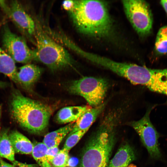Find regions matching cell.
Masks as SVG:
<instances>
[{
  "label": "cell",
  "mask_w": 167,
  "mask_h": 167,
  "mask_svg": "<svg viewBox=\"0 0 167 167\" xmlns=\"http://www.w3.org/2000/svg\"><path fill=\"white\" fill-rule=\"evenodd\" d=\"M126 15L139 35L145 36L151 32L152 25L151 12L148 3L143 0L122 1Z\"/></svg>",
  "instance_id": "ba28073f"
},
{
  "label": "cell",
  "mask_w": 167,
  "mask_h": 167,
  "mask_svg": "<svg viewBox=\"0 0 167 167\" xmlns=\"http://www.w3.org/2000/svg\"><path fill=\"white\" fill-rule=\"evenodd\" d=\"M8 84L5 82L0 81V88H2L6 87Z\"/></svg>",
  "instance_id": "83f0119b"
},
{
  "label": "cell",
  "mask_w": 167,
  "mask_h": 167,
  "mask_svg": "<svg viewBox=\"0 0 167 167\" xmlns=\"http://www.w3.org/2000/svg\"><path fill=\"white\" fill-rule=\"evenodd\" d=\"M156 52L159 54L167 53V26L161 28L157 33L155 45Z\"/></svg>",
  "instance_id": "ffe728a7"
},
{
  "label": "cell",
  "mask_w": 167,
  "mask_h": 167,
  "mask_svg": "<svg viewBox=\"0 0 167 167\" xmlns=\"http://www.w3.org/2000/svg\"><path fill=\"white\" fill-rule=\"evenodd\" d=\"M42 72V69L39 66L33 64H26L17 71V84L24 89L32 91L34 84L40 78Z\"/></svg>",
  "instance_id": "8fae6325"
},
{
  "label": "cell",
  "mask_w": 167,
  "mask_h": 167,
  "mask_svg": "<svg viewBox=\"0 0 167 167\" xmlns=\"http://www.w3.org/2000/svg\"><path fill=\"white\" fill-rule=\"evenodd\" d=\"M92 62L133 84L143 85L152 92L167 95L166 69H152L136 64L118 62L97 54L93 56Z\"/></svg>",
  "instance_id": "3957f363"
},
{
  "label": "cell",
  "mask_w": 167,
  "mask_h": 167,
  "mask_svg": "<svg viewBox=\"0 0 167 167\" xmlns=\"http://www.w3.org/2000/svg\"><path fill=\"white\" fill-rule=\"evenodd\" d=\"M59 150L58 147L48 148L46 153V157L48 161L50 163L56 156Z\"/></svg>",
  "instance_id": "603a6c76"
},
{
  "label": "cell",
  "mask_w": 167,
  "mask_h": 167,
  "mask_svg": "<svg viewBox=\"0 0 167 167\" xmlns=\"http://www.w3.org/2000/svg\"><path fill=\"white\" fill-rule=\"evenodd\" d=\"M127 167H137L136 166L133 164H130Z\"/></svg>",
  "instance_id": "f1b7e54d"
},
{
  "label": "cell",
  "mask_w": 167,
  "mask_h": 167,
  "mask_svg": "<svg viewBox=\"0 0 167 167\" xmlns=\"http://www.w3.org/2000/svg\"><path fill=\"white\" fill-rule=\"evenodd\" d=\"M10 109L12 118L17 123L37 134L47 129L53 112L52 107L25 96L16 89L12 93Z\"/></svg>",
  "instance_id": "277c9868"
},
{
  "label": "cell",
  "mask_w": 167,
  "mask_h": 167,
  "mask_svg": "<svg viewBox=\"0 0 167 167\" xmlns=\"http://www.w3.org/2000/svg\"><path fill=\"white\" fill-rule=\"evenodd\" d=\"M72 22L80 33L100 38L108 36L113 23L106 3L101 1L74 0L68 12Z\"/></svg>",
  "instance_id": "7a4b0ae2"
},
{
  "label": "cell",
  "mask_w": 167,
  "mask_h": 167,
  "mask_svg": "<svg viewBox=\"0 0 167 167\" xmlns=\"http://www.w3.org/2000/svg\"><path fill=\"white\" fill-rule=\"evenodd\" d=\"M87 131H79L68 135L63 148L69 152L78 142Z\"/></svg>",
  "instance_id": "7402d4cb"
},
{
  "label": "cell",
  "mask_w": 167,
  "mask_h": 167,
  "mask_svg": "<svg viewBox=\"0 0 167 167\" xmlns=\"http://www.w3.org/2000/svg\"><path fill=\"white\" fill-rule=\"evenodd\" d=\"M8 132V129H5L0 132V156L13 162L15 161V152Z\"/></svg>",
  "instance_id": "ac0fdd59"
},
{
  "label": "cell",
  "mask_w": 167,
  "mask_h": 167,
  "mask_svg": "<svg viewBox=\"0 0 167 167\" xmlns=\"http://www.w3.org/2000/svg\"><path fill=\"white\" fill-rule=\"evenodd\" d=\"M0 167H14L12 165L7 163L2 159L0 160Z\"/></svg>",
  "instance_id": "484cf974"
},
{
  "label": "cell",
  "mask_w": 167,
  "mask_h": 167,
  "mask_svg": "<svg viewBox=\"0 0 167 167\" xmlns=\"http://www.w3.org/2000/svg\"><path fill=\"white\" fill-rule=\"evenodd\" d=\"M122 113L115 109L105 116L84 147L79 167H108Z\"/></svg>",
  "instance_id": "6da1fadb"
},
{
  "label": "cell",
  "mask_w": 167,
  "mask_h": 167,
  "mask_svg": "<svg viewBox=\"0 0 167 167\" xmlns=\"http://www.w3.org/2000/svg\"><path fill=\"white\" fill-rule=\"evenodd\" d=\"M2 109V105L0 104V118L1 116Z\"/></svg>",
  "instance_id": "f546056e"
},
{
  "label": "cell",
  "mask_w": 167,
  "mask_h": 167,
  "mask_svg": "<svg viewBox=\"0 0 167 167\" xmlns=\"http://www.w3.org/2000/svg\"><path fill=\"white\" fill-rule=\"evenodd\" d=\"M160 3L167 14V0H161Z\"/></svg>",
  "instance_id": "4316f807"
},
{
  "label": "cell",
  "mask_w": 167,
  "mask_h": 167,
  "mask_svg": "<svg viewBox=\"0 0 167 167\" xmlns=\"http://www.w3.org/2000/svg\"><path fill=\"white\" fill-rule=\"evenodd\" d=\"M8 136L15 153L31 154L33 144L27 137L17 131L11 132Z\"/></svg>",
  "instance_id": "5bb4252c"
},
{
  "label": "cell",
  "mask_w": 167,
  "mask_h": 167,
  "mask_svg": "<svg viewBox=\"0 0 167 167\" xmlns=\"http://www.w3.org/2000/svg\"><path fill=\"white\" fill-rule=\"evenodd\" d=\"M105 106V103H103L96 107L88 106L75 122L72 131L68 135L79 131H88L102 112Z\"/></svg>",
  "instance_id": "7c38bea8"
},
{
  "label": "cell",
  "mask_w": 167,
  "mask_h": 167,
  "mask_svg": "<svg viewBox=\"0 0 167 167\" xmlns=\"http://www.w3.org/2000/svg\"><path fill=\"white\" fill-rule=\"evenodd\" d=\"M48 167H53L50 164Z\"/></svg>",
  "instance_id": "4dcf8cb0"
},
{
  "label": "cell",
  "mask_w": 167,
  "mask_h": 167,
  "mask_svg": "<svg viewBox=\"0 0 167 167\" xmlns=\"http://www.w3.org/2000/svg\"><path fill=\"white\" fill-rule=\"evenodd\" d=\"M152 109V107L149 108L140 119L128 122L126 124L132 127L138 134L152 159L156 161H163L159 143L160 135L150 118Z\"/></svg>",
  "instance_id": "52a82bcc"
},
{
  "label": "cell",
  "mask_w": 167,
  "mask_h": 167,
  "mask_svg": "<svg viewBox=\"0 0 167 167\" xmlns=\"http://www.w3.org/2000/svg\"><path fill=\"white\" fill-rule=\"evenodd\" d=\"M74 4V0H66L63 2L62 6L65 10L68 12L72 9Z\"/></svg>",
  "instance_id": "d4e9b609"
},
{
  "label": "cell",
  "mask_w": 167,
  "mask_h": 167,
  "mask_svg": "<svg viewBox=\"0 0 167 167\" xmlns=\"http://www.w3.org/2000/svg\"><path fill=\"white\" fill-rule=\"evenodd\" d=\"M88 107L73 106L64 107L57 112L55 116V120L60 124L72 123L76 121Z\"/></svg>",
  "instance_id": "9a60e30c"
},
{
  "label": "cell",
  "mask_w": 167,
  "mask_h": 167,
  "mask_svg": "<svg viewBox=\"0 0 167 167\" xmlns=\"http://www.w3.org/2000/svg\"><path fill=\"white\" fill-rule=\"evenodd\" d=\"M12 162L14 167H39L38 164H26L15 160Z\"/></svg>",
  "instance_id": "cb8c5ba5"
},
{
  "label": "cell",
  "mask_w": 167,
  "mask_h": 167,
  "mask_svg": "<svg viewBox=\"0 0 167 167\" xmlns=\"http://www.w3.org/2000/svg\"><path fill=\"white\" fill-rule=\"evenodd\" d=\"M35 23L34 60L53 71L73 67L74 61L67 51L46 32L40 23L36 21Z\"/></svg>",
  "instance_id": "5b68a950"
},
{
  "label": "cell",
  "mask_w": 167,
  "mask_h": 167,
  "mask_svg": "<svg viewBox=\"0 0 167 167\" xmlns=\"http://www.w3.org/2000/svg\"><path fill=\"white\" fill-rule=\"evenodd\" d=\"M32 155L38 165L41 167H48L50 164L46 157L47 146L42 142H34Z\"/></svg>",
  "instance_id": "d6986e66"
},
{
  "label": "cell",
  "mask_w": 167,
  "mask_h": 167,
  "mask_svg": "<svg viewBox=\"0 0 167 167\" xmlns=\"http://www.w3.org/2000/svg\"><path fill=\"white\" fill-rule=\"evenodd\" d=\"M135 158V153L132 147L128 143H124L109 161L108 167H127Z\"/></svg>",
  "instance_id": "4fadbf2b"
},
{
  "label": "cell",
  "mask_w": 167,
  "mask_h": 167,
  "mask_svg": "<svg viewBox=\"0 0 167 167\" xmlns=\"http://www.w3.org/2000/svg\"></svg>",
  "instance_id": "d6a6232c"
},
{
  "label": "cell",
  "mask_w": 167,
  "mask_h": 167,
  "mask_svg": "<svg viewBox=\"0 0 167 167\" xmlns=\"http://www.w3.org/2000/svg\"><path fill=\"white\" fill-rule=\"evenodd\" d=\"M17 72L15 62L0 47V73L7 76L14 82L17 84Z\"/></svg>",
  "instance_id": "e0dca14e"
},
{
  "label": "cell",
  "mask_w": 167,
  "mask_h": 167,
  "mask_svg": "<svg viewBox=\"0 0 167 167\" xmlns=\"http://www.w3.org/2000/svg\"><path fill=\"white\" fill-rule=\"evenodd\" d=\"M71 123L46 135L43 140L48 148L58 147L65 137L72 131L74 125Z\"/></svg>",
  "instance_id": "2e32d148"
},
{
  "label": "cell",
  "mask_w": 167,
  "mask_h": 167,
  "mask_svg": "<svg viewBox=\"0 0 167 167\" xmlns=\"http://www.w3.org/2000/svg\"><path fill=\"white\" fill-rule=\"evenodd\" d=\"M2 30V48L15 62L27 64L34 60V50L29 48L24 38L12 32L7 24Z\"/></svg>",
  "instance_id": "9c48e42d"
},
{
  "label": "cell",
  "mask_w": 167,
  "mask_h": 167,
  "mask_svg": "<svg viewBox=\"0 0 167 167\" xmlns=\"http://www.w3.org/2000/svg\"><path fill=\"white\" fill-rule=\"evenodd\" d=\"M108 84L101 78L84 76L72 81L68 88L71 94L82 97L92 107L103 103Z\"/></svg>",
  "instance_id": "8992f818"
},
{
  "label": "cell",
  "mask_w": 167,
  "mask_h": 167,
  "mask_svg": "<svg viewBox=\"0 0 167 167\" xmlns=\"http://www.w3.org/2000/svg\"><path fill=\"white\" fill-rule=\"evenodd\" d=\"M2 160V159L1 158V157L0 156V160Z\"/></svg>",
  "instance_id": "1f68e13d"
},
{
  "label": "cell",
  "mask_w": 167,
  "mask_h": 167,
  "mask_svg": "<svg viewBox=\"0 0 167 167\" xmlns=\"http://www.w3.org/2000/svg\"><path fill=\"white\" fill-rule=\"evenodd\" d=\"M69 152L64 149L60 150L50 163L53 167H66L69 160Z\"/></svg>",
  "instance_id": "44dd1931"
},
{
  "label": "cell",
  "mask_w": 167,
  "mask_h": 167,
  "mask_svg": "<svg viewBox=\"0 0 167 167\" xmlns=\"http://www.w3.org/2000/svg\"><path fill=\"white\" fill-rule=\"evenodd\" d=\"M21 32L29 37L34 36L36 23L17 1H13L5 12Z\"/></svg>",
  "instance_id": "30bf717a"
}]
</instances>
